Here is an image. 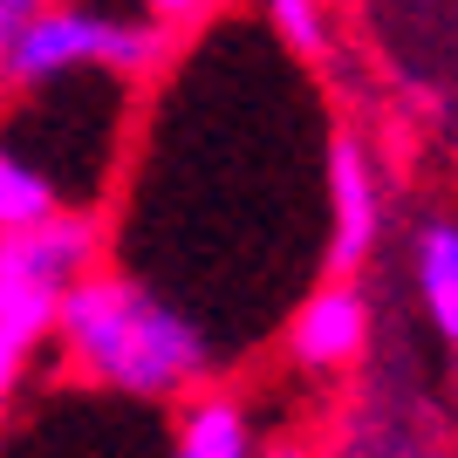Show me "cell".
I'll return each instance as SVG.
<instances>
[{
  "label": "cell",
  "mask_w": 458,
  "mask_h": 458,
  "mask_svg": "<svg viewBox=\"0 0 458 458\" xmlns=\"http://www.w3.org/2000/svg\"><path fill=\"white\" fill-rule=\"evenodd\" d=\"M403 458H438V452H403Z\"/></svg>",
  "instance_id": "cell-13"
},
{
  "label": "cell",
  "mask_w": 458,
  "mask_h": 458,
  "mask_svg": "<svg viewBox=\"0 0 458 458\" xmlns=\"http://www.w3.org/2000/svg\"><path fill=\"white\" fill-rule=\"evenodd\" d=\"M0 89H7V82H0Z\"/></svg>",
  "instance_id": "cell-14"
},
{
  "label": "cell",
  "mask_w": 458,
  "mask_h": 458,
  "mask_svg": "<svg viewBox=\"0 0 458 458\" xmlns=\"http://www.w3.org/2000/svg\"><path fill=\"white\" fill-rule=\"evenodd\" d=\"M96 247L89 212H48L41 226L0 233V403L14 397L28 356L55 335L62 294L96 267Z\"/></svg>",
  "instance_id": "cell-2"
},
{
  "label": "cell",
  "mask_w": 458,
  "mask_h": 458,
  "mask_svg": "<svg viewBox=\"0 0 458 458\" xmlns=\"http://www.w3.org/2000/svg\"><path fill=\"white\" fill-rule=\"evenodd\" d=\"M328 206H335V233H328V281H349L356 260L377 247V172H369L363 137H335L328 144Z\"/></svg>",
  "instance_id": "cell-4"
},
{
  "label": "cell",
  "mask_w": 458,
  "mask_h": 458,
  "mask_svg": "<svg viewBox=\"0 0 458 458\" xmlns=\"http://www.w3.org/2000/svg\"><path fill=\"white\" fill-rule=\"evenodd\" d=\"M363 343H369V301H363V287H349V281L315 287L294 308V322H287V349H294L301 369H343L363 356Z\"/></svg>",
  "instance_id": "cell-5"
},
{
  "label": "cell",
  "mask_w": 458,
  "mask_h": 458,
  "mask_svg": "<svg viewBox=\"0 0 458 458\" xmlns=\"http://www.w3.org/2000/svg\"><path fill=\"white\" fill-rule=\"evenodd\" d=\"M418 287H424V308L438 322L445 343H458V226L452 219H431L418 240Z\"/></svg>",
  "instance_id": "cell-6"
},
{
  "label": "cell",
  "mask_w": 458,
  "mask_h": 458,
  "mask_svg": "<svg viewBox=\"0 0 458 458\" xmlns=\"http://www.w3.org/2000/svg\"><path fill=\"white\" fill-rule=\"evenodd\" d=\"M274 28H281L287 48H301V55H322V0H267Z\"/></svg>",
  "instance_id": "cell-9"
},
{
  "label": "cell",
  "mask_w": 458,
  "mask_h": 458,
  "mask_svg": "<svg viewBox=\"0 0 458 458\" xmlns=\"http://www.w3.org/2000/svg\"><path fill=\"white\" fill-rule=\"evenodd\" d=\"M48 212H62L55 185L28 165V157L0 151V233H21V226H41Z\"/></svg>",
  "instance_id": "cell-8"
},
{
  "label": "cell",
  "mask_w": 458,
  "mask_h": 458,
  "mask_svg": "<svg viewBox=\"0 0 458 458\" xmlns=\"http://www.w3.org/2000/svg\"><path fill=\"white\" fill-rule=\"evenodd\" d=\"M212 7H219V0H144V21H157V28H191V21L199 14H212Z\"/></svg>",
  "instance_id": "cell-10"
},
{
  "label": "cell",
  "mask_w": 458,
  "mask_h": 458,
  "mask_svg": "<svg viewBox=\"0 0 458 458\" xmlns=\"http://www.w3.org/2000/svg\"><path fill=\"white\" fill-rule=\"evenodd\" d=\"M172 55V28L131 14H103V7H41L7 48H0V82L7 89H35V82L76 76V69H110V76H151Z\"/></svg>",
  "instance_id": "cell-3"
},
{
  "label": "cell",
  "mask_w": 458,
  "mask_h": 458,
  "mask_svg": "<svg viewBox=\"0 0 458 458\" xmlns=\"http://www.w3.org/2000/svg\"><path fill=\"white\" fill-rule=\"evenodd\" d=\"M55 335L82 363V377L110 383L123 397H185L206 377V335L151 287L110 267H89L62 294Z\"/></svg>",
  "instance_id": "cell-1"
},
{
  "label": "cell",
  "mask_w": 458,
  "mask_h": 458,
  "mask_svg": "<svg viewBox=\"0 0 458 458\" xmlns=\"http://www.w3.org/2000/svg\"><path fill=\"white\" fill-rule=\"evenodd\" d=\"M247 411L233 397H199L185 411V431H178V458H247Z\"/></svg>",
  "instance_id": "cell-7"
},
{
  "label": "cell",
  "mask_w": 458,
  "mask_h": 458,
  "mask_svg": "<svg viewBox=\"0 0 458 458\" xmlns=\"http://www.w3.org/2000/svg\"><path fill=\"white\" fill-rule=\"evenodd\" d=\"M41 7H55V0H0V48H7V41H14Z\"/></svg>",
  "instance_id": "cell-11"
},
{
  "label": "cell",
  "mask_w": 458,
  "mask_h": 458,
  "mask_svg": "<svg viewBox=\"0 0 458 458\" xmlns=\"http://www.w3.org/2000/svg\"><path fill=\"white\" fill-rule=\"evenodd\" d=\"M260 458H301V452H287V445H274V452H260Z\"/></svg>",
  "instance_id": "cell-12"
}]
</instances>
